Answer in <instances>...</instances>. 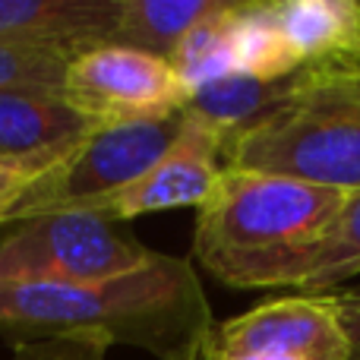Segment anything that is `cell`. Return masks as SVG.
Instances as JSON below:
<instances>
[{
    "instance_id": "22",
    "label": "cell",
    "mask_w": 360,
    "mask_h": 360,
    "mask_svg": "<svg viewBox=\"0 0 360 360\" xmlns=\"http://www.w3.org/2000/svg\"><path fill=\"white\" fill-rule=\"evenodd\" d=\"M348 294H351V297H354V300H360V288H351Z\"/></svg>"
},
{
    "instance_id": "15",
    "label": "cell",
    "mask_w": 360,
    "mask_h": 360,
    "mask_svg": "<svg viewBox=\"0 0 360 360\" xmlns=\"http://www.w3.org/2000/svg\"><path fill=\"white\" fill-rule=\"evenodd\" d=\"M304 67L275 19L272 4H237L234 73L250 79H285Z\"/></svg>"
},
{
    "instance_id": "4",
    "label": "cell",
    "mask_w": 360,
    "mask_h": 360,
    "mask_svg": "<svg viewBox=\"0 0 360 360\" xmlns=\"http://www.w3.org/2000/svg\"><path fill=\"white\" fill-rule=\"evenodd\" d=\"M155 256L101 209H67L0 224L4 285H92L136 272Z\"/></svg>"
},
{
    "instance_id": "12",
    "label": "cell",
    "mask_w": 360,
    "mask_h": 360,
    "mask_svg": "<svg viewBox=\"0 0 360 360\" xmlns=\"http://www.w3.org/2000/svg\"><path fill=\"white\" fill-rule=\"evenodd\" d=\"M272 10L304 67L360 63L357 0H281Z\"/></svg>"
},
{
    "instance_id": "2",
    "label": "cell",
    "mask_w": 360,
    "mask_h": 360,
    "mask_svg": "<svg viewBox=\"0 0 360 360\" xmlns=\"http://www.w3.org/2000/svg\"><path fill=\"white\" fill-rule=\"evenodd\" d=\"M348 196L294 177L224 168L196 209L193 256L224 288L253 291L275 259L323 237Z\"/></svg>"
},
{
    "instance_id": "13",
    "label": "cell",
    "mask_w": 360,
    "mask_h": 360,
    "mask_svg": "<svg viewBox=\"0 0 360 360\" xmlns=\"http://www.w3.org/2000/svg\"><path fill=\"white\" fill-rule=\"evenodd\" d=\"M297 73L285 79H250V76H228L221 82H212L205 89H196L184 114H193L212 130L224 136V146L243 130L256 127L275 114L294 95Z\"/></svg>"
},
{
    "instance_id": "5",
    "label": "cell",
    "mask_w": 360,
    "mask_h": 360,
    "mask_svg": "<svg viewBox=\"0 0 360 360\" xmlns=\"http://www.w3.org/2000/svg\"><path fill=\"white\" fill-rule=\"evenodd\" d=\"M184 114L155 120L101 124L82 136L54 168H48L10 209L6 221L67 209H98L114 193L149 174L180 133Z\"/></svg>"
},
{
    "instance_id": "20",
    "label": "cell",
    "mask_w": 360,
    "mask_h": 360,
    "mask_svg": "<svg viewBox=\"0 0 360 360\" xmlns=\"http://www.w3.org/2000/svg\"><path fill=\"white\" fill-rule=\"evenodd\" d=\"M342 313V326L348 332V345H351V357L348 360H360V300H354L348 291H335L332 294Z\"/></svg>"
},
{
    "instance_id": "7",
    "label": "cell",
    "mask_w": 360,
    "mask_h": 360,
    "mask_svg": "<svg viewBox=\"0 0 360 360\" xmlns=\"http://www.w3.org/2000/svg\"><path fill=\"white\" fill-rule=\"evenodd\" d=\"M205 354H285L297 360H348L351 345L332 294H291L215 323Z\"/></svg>"
},
{
    "instance_id": "9",
    "label": "cell",
    "mask_w": 360,
    "mask_h": 360,
    "mask_svg": "<svg viewBox=\"0 0 360 360\" xmlns=\"http://www.w3.org/2000/svg\"><path fill=\"white\" fill-rule=\"evenodd\" d=\"M124 0H0V41L79 54L114 41Z\"/></svg>"
},
{
    "instance_id": "19",
    "label": "cell",
    "mask_w": 360,
    "mask_h": 360,
    "mask_svg": "<svg viewBox=\"0 0 360 360\" xmlns=\"http://www.w3.org/2000/svg\"><path fill=\"white\" fill-rule=\"evenodd\" d=\"M101 345L70 342V338H41L13 348V360H105Z\"/></svg>"
},
{
    "instance_id": "21",
    "label": "cell",
    "mask_w": 360,
    "mask_h": 360,
    "mask_svg": "<svg viewBox=\"0 0 360 360\" xmlns=\"http://www.w3.org/2000/svg\"><path fill=\"white\" fill-rule=\"evenodd\" d=\"M202 360H297L285 354H202Z\"/></svg>"
},
{
    "instance_id": "8",
    "label": "cell",
    "mask_w": 360,
    "mask_h": 360,
    "mask_svg": "<svg viewBox=\"0 0 360 360\" xmlns=\"http://www.w3.org/2000/svg\"><path fill=\"white\" fill-rule=\"evenodd\" d=\"M221 171L224 136L193 114H184L177 139L162 155V162L149 174L139 177L136 184L114 193L98 209L120 224L139 215H152V212L199 209L218 186Z\"/></svg>"
},
{
    "instance_id": "17",
    "label": "cell",
    "mask_w": 360,
    "mask_h": 360,
    "mask_svg": "<svg viewBox=\"0 0 360 360\" xmlns=\"http://www.w3.org/2000/svg\"><path fill=\"white\" fill-rule=\"evenodd\" d=\"M76 54L51 48L0 41V92L10 89H63V76Z\"/></svg>"
},
{
    "instance_id": "10",
    "label": "cell",
    "mask_w": 360,
    "mask_h": 360,
    "mask_svg": "<svg viewBox=\"0 0 360 360\" xmlns=\"http://www.w3.org/2000/svg\"><path fill=\"white\" fill-rule=\"evenodd\" d=\"M360 275V190L351 193L323 237L275 259L256 288H294L300 294H335Z\"/></svg>"
},
{
    "instance_id": "16",
    "label": "cell",
    "mask_w": 360,
    "mask_h": 360,
    "mask_svg": "<svg viewBox=\"0 0 360 360\" xmlns=\"http://www.w3.org/2000/svg\"><path fill=\"white\" fill-rule=\"evenodd\" d=\"M234 13L237 4L224 0L212 16L193 25L184 41L171 54V67L186 82L190 92L205 89L212 82H221L234 73Z\"/></svg>"
},
{
    "instance_id": "14",
    "label": "cell",
    "mask_w": 360,
    "mask_h": 360,
    "mask_svg": "<svg viewBox=\"0 0 360 360\" xmlns=\"http://www.w3.org/2000/svg\"><path fill=\"white\" fill-rule=\"evenodd\" d=\"M224 0H124L114 41L171 60L184 35Z\"/></svg>"
},
{
    "instance_id": "18",
    "label": "cell",
    "mask_w": 360,
    "mask_h": 360,
    "mask_svg": "<svg viewBox=\"0 0 360 360\" xmlns=\"http://www.w3.org/2000/svg\"><path fill=\"white\" fill-rule=\"evenodd\" d=\"M70 149H73V146H70ZM70 149L44 152V155H32V158H0V221L10 215V209L19 202V196H22L44 171L54 168Z\"/></svg>"
},
{
    "instance_id": "6",
    "label": "cell",
    "mask_w": 360,
    "mask_h": 360,
    "mask_svg": "<svg viewBox=\"0 0 360 360\" xmlns=\"http://www.w3.org/2000/svg\"><path fill=\"white\" fill-rule=\"evenodd\" d=\"M60 92L95 127L174 117L193 98L171 60L120 41L79 51L70 60Z\"/></svg>"
},
{
    "instance_id": "1",
    "label": "cell",
    "mask_w": 360,
    "mask_h": 360,
    "mask_svg": "<svg viewBox=\"0 0 360 360\" xmlns=\"http://www.w3.org/2000/svg\"><path fill=\"white\" fill-rule=\"evenodd\" d=\"M215 329L190 259L155 253L143 269L92 285H4L0 338L13 348L41 338L130 345L158 360H202Z\"/></svg>"
},
{
    "instance_id": "11",
    "label": "cell",
    "mask_w": 360,
    "mask_h": 360,
    "mask_svg": "<svg viewBox=\"0 0 360 360\" xmlns=\"http://www.w3.org/2000/svg\"><path fill=\"white\" fill-rule=\"evenodd\" d=\"M95 130L60 89L0 92V158H32L76 146Z\"/></svg>"
},
{
    "instance_id": "3",
    "label": "cell",
    "mask_w": 360,
    "mask_h": 360,
    "mask_svg": "<svg viewBox=\"0 0 360 360\" xmlns=\"http://www.w3.org/2000/svg\"><path fill=\"white\" fill-rule=\"evenodd\" d=\"M224 168L360 190V63L300 67L294 95L224 146Z\"/></svg>"
}]
</instances>
